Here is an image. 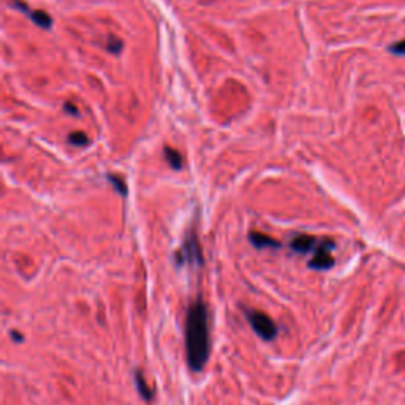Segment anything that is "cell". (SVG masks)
<instances>
[{
    "mask_svg": "<svg viewBox=\"0 0 405 405\" xmlns=\"http://www.w3.org/2000/svg\"><path fill=\"white\" fill-rule=\"evenodd\" d=\"M209 316L202 300L194 301L187 308L186 316V350L188 368L201 372L209 358Z\"/></svg>",
    "mask_w": 405,
    "mask_h": 405,
    "instance_id": "cell-1",
    "label": "cell"
},
{
    "mask_svg": "<svg viewBox=\"0 0 405 405\" xmlns=\"http://www.w3.org/2000/svg\"><path fill=\"white\" fill-rule=\"evenodd\" d=\"M19 336H21L19 332H13V331H12V339H14L16 342H21V340H22V337H19Z\"/></svg>",
    "mask_w": 405,
    "mask_h": 405,
    "instance_id": "cell-13",
    "label": "cell"
},
{
    "mask_svg": "<svg viewBox=\"0 0 405 405\" xmlns=\"http://www.w3.org/2000/svg\"><path fill=\"white\" fill-rule=\"evenodd\" d=\"M184 262L195 263V264H202V254H201L200 244L196 240V236L194 233H192L186 239V242H184V246H182L180 252L176 254V263L182 264Z\"/></svg>",
    "mask_w": 405,
    "mask_h": 405,
    "instance_id": "cell-4",
    "label": "cell"
},
{
    "mask_svg": "<svg viewBox=\"0 0 405 405\" xmlns=\"http://www.w3.org/2000/svg\"><path fill=\"white\" fill-rule=\"evenodd\" d=\"M248 240L256 248H280V244H278L276 239H272L268 234L258 233V231H252V233L248 234Z\"/></svg>",
    "mask_w": 405,
    "mask_h": 405,
    "instance_id": "cell-7",
    "label": "cell"
},
{
    "mask_svg": "<svg viewBox=\"0 0 405 405\" xmlns=\"http://www.w3.org/2000/svg\"><path fill=\"white\" fill-rule=\"evenodd\" d=\"M246 316L252 326V330L262 337L263 340H274L277 336V326L271 320V316H268L266 314L260 312V310H246Z\"/></svg>",
    "mask_w": 405,
    "mask_h": 405,
    "instance_id": "cell-2",
    "label": "cell"
},
{
    "mask_svg": "<svg viewBox=\"0 0 405 405\" xmlns=\"http://www.w3.org/2000/svg\"><path fill=\"white\" fill-rule=\"evenodd\" d=\"M134 383H136V390L140 392V396L144 400H150L152 396H154V391L148 386V383H146V380H144L142 374L140 370L134 372Z\"/></svg>",
    "mask_w": 405,
    "mask_h": 405,
    "instance_id": "cell-8",
    "label": "cell"
},
{
    "mask_svg": "<svg viewBox=\"0 0 405 405\" xmlns=\"http://www.w3.org/2000/svg\"><path fill=\"white\" fill-rule=\"evenodd\" d=\"M390 52L396 54V56H405V40L391 44L390 46Z\"/></svg>",
    "mask_w": 405,
    "mask_h": 405,
    "instance_id": "cell-12",
    "label": "cell"
},
{
    "mask_svg": "<svg viewBox=\"0 0 405 405\" xmlns=\"http://www.w3.org/2000/svg\"><path fill=\"white\" fill-rule=\"evenodd\" d=\"M68 141L74 146H86V144L89 142V138L86 136L82 132H76V133H72L68 136Z\"/></svg>",
    "mask_w": 405,
    "mask_h": 405,
    "instance_id": "cell-11",
    "label": "cell"
},
{
    "mask_svg": "<svg viewBox=\"0 0 405 405\" xmlns=\"http://www.w3.org/2000/svg\"><path fill=\"white\" fill-rule=\"evenodd\" d=\"M318 242H320V240H318L315 236L306 234V233H300V234L293 236V239L290 240V247H292L293 252L306 255V254L315 252Z\"/></svg>",
    "mask_w": 405,
    "mask_h": 405,
    "instance_id": "cell-5",
    "label": "cell"
},
{
    "mask_svg": "<svg viewBox=\"0 0 405 405\" xmlns=\"http://www.w3.org/2000/svg\"><path fill=\"white\" fill-rule=\"evenodd\" d=\"M165 158L170 163L171 168H174V170L182 168V157H180V154L178 150L171 149V148H165Z\"/></svg>",
    "mask_w": 405,
    "mask_h": 405,
    "instance_id": "cell-9",
    "label": "cell"
},
{
    "mask_svg": "<svg viewBox=\"0 0 405 405\" xmlns=\"http://www.w3.org/2000/svg\"><path fill=\"white\" fill-rule=\"evenodd\" d=\"M334 248V242L331 239H322L318 242L312 260L308 262V268L316 269V271H326L334 266V258L331 255V250Z\"/></svg>",
    "mask_w": 405,
    "mask_h": 405,
    "instance_id": "cell-3",
    "label": "cell"
},
{
    "mask_svg": "<svg viewBox=\"0 0 405 405\" xmlns=\"http://www.w3.org/2000/svg\"><path fill=\"white\" fill-rule=\"evenodd\" d=\"M14 6H18V8H21L24 13H27L28 16H30V19L32 21L35 22V24H38L40 27H43V28H50L51 27V24H52V19H51V16H48L44 12H40V10H28V6L27 5H22V4H19V2H16L14 4Z\"/></svg>",
    "mask_w": 405,
    "mask_h": 405,
    "instance_id": "cell-6",
    "label": "cell"
},
{
    "mask_svg": "<svg viewBox=\"0 0 405 405\" xmlns=\"http://www.w3.org/2000/svg\"><path fill=\"white\" fill-rule=\"evenodd\" d=\"M108 179H110V182L112 184V187L116 188L119 192V194L122 195V196H127V186L124 184V180L122 179H119L118 176H112V174H108Z\"/></svg>",
    "mask_w": 405,
    "mask_h": 405,
    "instance_id": "cell-10",
    "label": "cell"
}]
</instances>
